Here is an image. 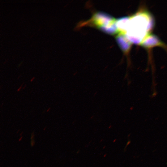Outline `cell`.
Returning a JSON list of instances; mask_svg holds the SVG:
<instances>
[{
    "label": "cell",
    "mask_w": 167,
    "mask_h": 167,
    "mask_svg": "<svg viewBox=\"0 0 167 167\" xmlns=\"http://www.w3.org/2000/svg\"><path fill=\"white\" fill-rule=\"evenodd\" d=\"M153 19L145 11H138L130 17L125 35L131 43L140 44L153 27Z\"/></svg>",
    "instance_id": "cell-1"
},
{
    "label": "cell",
    "mask_w": 167,
    "mask_h": 167,
    "mask_svg": "<svg viewBox=\"0 0 167 167\" xmlns=\"http://www.w3.org/2000/svg\"><path fill=\"white\" fill-rule=\"evenodd\" d=\"M91 20L94 25L100 29L116 21V20L110 15L101 12L96 13Z\"/></svg>",
    "instance_id": "cell-2"
},
{
    "label": "cell",
    "mask_w": 167,
    "mask_h": 167,
    "mask_svg": "<svg viewBox=\"0 0 167 167\" xmlns=\"http://www.w3.org/2000/svg\"><path fill=\"white\" fill-rule=\"evenodd\" d=\"M140 45L146 49H150L155 46H159L167 50L166 45L156 36L150 33L145 37Z\"/></svg>",
    "instance_id": "cell-3"
},
{
    "label": "cell",
    "mask_w": 167,
    "mask_h": 167,
    "mask_svg": "<svg viewBox=\"0 0 167 167\" xmlns=\"http://www.w3.org/2000/svg\"><path fill=\"white\" fill-rule=\"evenodd\" d=\"M116 39L121 49L125 53H127L130 49L131 43L128 40L125 34L119 33Z\"/></svg>",
    "instance_id": "cell-4"
},
{
    "label": "cell",
    "mask_w": 167,
    "mask_h": 167,
    "mask_svg": "<svg viewBox=\"0 0 167 167\" xmlns=\"http://www.w3.org/2000/svg\"><path fill=\"white\" fill-rule=\"evenodd\" d=\"M130 17H121L116 20V24L118 33L126 34Z\"/></svg>",
    "instance_id": "cell-5"
}]
</instances>
